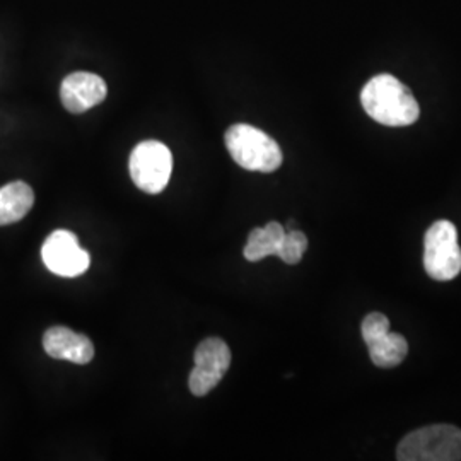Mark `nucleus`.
Wrapping results in <instances>:
<instances>
[{
	"label": "nucleus",
	"instance_id": "nucleus-5",
	"mask_svg": "<svg viewBox=\"0 0 461 461\" xmlns=\"http://www.w3.org/2000/svg\"><path fill=\"white\" fill-rule=\"evenodd\" d=\"M129 169L137 188L158 195L167 186L173 173L171 150L159 140H144L133 149Z\"/></svg>",
	"mask_w": 461,
	"mask_h": 461
},
{
	"label": "nucleus",
	"instance_id": "nucleus-6",
	"mask_svg": "<svg viewBox=\"0 0 461 461\" xmlns=\"http://www.w3.org/2000/svg\"><path fill=\"white\" fill-rule=\"evenodd\" d=\"M195 367L190 373L188 386L195 396H205L226 376L230 366V350L221 339H205L195 348Z\"/></svg>",
	"mask_w": 461,
	"mask_h": 461
},
{
	"label": "nucleus",
	"instance_id": "nucleus-2",
	"mask_svg": "<svg viewBox=\"0 0 461 461\" xmlns=\"http://www.w3.org/2000/svg\"><path fill=\"white\" fill-rule=\"evenodd\" d=\"M224 142L234 163L248 171L272 173L279 169L284 161L279 144L253 125H232L224 135Z\"/></svg>",
	"mask_w": 461,
	"mask_h": 461
},
{
	"label": "nucleus",
	"instance_id": "nucleus-12",
	"mask_svg": "<svg viewBox=\"0 0 461 461\" xmlns=\"http://www.w3.org/2000/svg\"><path fill=\"white\" fill-rule=\"evenodd\" d=\"M367 350L375 366L383 369H392L403 363V359L407 357L409 342L403 335L388 331L376 340H373L371 344H367Z\"/></svg>",
	"mask_w": 461,
	"mask_h": 461
},
{
	"label": "nucleus",
	"instance_id": "nucleus-3",
	"mask_svg": "<svg viewBox=\"0 0 461 461\" xmlns=\"http://www.w3.org/2000/svg\"><path fill=\"white\" fill-rule=\"evenodd\" d=\"M400 461H460L461 429L436 424L407 434L396 447Z\"/></svg>",
	"mask_w": 461,
	"mask_h": 461
},
{
	"label": "nucleus",
	"instance_id": "nucleus-11",
	"mask_svg": "<svg viewBox=\"0 0 461 461\" xmlns=\"http://www.w3.org/2000/svg\"><path fill=\"white\" fill-rule=\"evenodd\" d=\"M285 236V228L280 222H268L264 228L251 230L248 236L247 247L243 255L248 262H260L267 257L279 255L282 240Z\"/></svg>",
	"mask_w": 461,
	"mask_h": 461
},
{
	"label": "nucleus",
	"instance_id": "nucleus-8",
	"mask_svg": "<svg viewBox=\"0 0 461 461\" xmlns=\"http://www.w3.org/2000/svg\"><path fill=\"white\" fill-rule=\"evenodd\" d=\"M108 95L106 83L91 72H74L67 76L60 86V99L70 113H84L99 103H103Z\"/></svg>",
	"mask_w": 461,
	"mask_h": 461
},
{
	"label": "nucleus",
	"instance_id": "nucleus-13",
	"mask_svg": "<svg viewBox=\"0 0 461 461\" xmlns=\"http://www.w3.org/2000/svg\"><path fill=\"white\" fill-rule=\"evenodd\" d=\"M306 249H308V238L303 230H285L277 257L284 264L296 265L301 262Z\"/></svg>",
	"mask_w": 461,
	"mask_h": 461
},
{
	"label": "nucleus",
	"instance_id": "nucleus-7",
	"mask_svg": "<svg viewBox=\"0 0 461 461\" xmlns=\"http://www.w3.org/2000/svg\"><path fill=\"white\" fill-rule=\"evenodd\" d=\"M41 258L51 274L60 277H79L89 268L91 257L79 245L74 232L53 230L41 248Z\"/></svg>",
	"mask_w": 461,
	"mask_h": 461
},
{
	"label": "nucleus",
	"instance_id": "nucleus-1",
	"mask_svg": "<svg viewBox=\"0 0 461 461\" xmlns=\"http://www.w3.org/2000/svg\"><path fill=\"white\" fill-rule=\"evenodd\" d=\"M366 113L386 127H407L420 115L412 91L390 74H381L366 84L361 93Z\"/></svg>",
	"mask_w": 461,
	"mask_h": 461
},
{
	"label": "nucleus",
	"instance_id": "nucleus-10",
	"mask_svg": "<svg viewBox=\"0 0 461 461\" xmlns=\"http://www.w3.org/2000/svg\"><path fill=\"white\" fill-rule=\"evenodd\" d=\"M33 188L24 182H13L0 188V226L14 224L32 211Z\"/></svg>",
	"mask_w": 461,
	"mask_h": 461
},
{
	"label": "nucleus",
	"instance_id": "nucleus-14",
	"mask_svg": "<svg viewBox=\"0 0 461 461\" xmlns=\"http://www.w3.org/2000/svg\"><path fill=\"white\" fill-rule=\"evenodd\" d=\"M363 339L367 344L390 331V320L383 313H369L363 320Z\"/></svg>",
	"mask_w": 461,
	"mask_h": 461
},
{
	"label": "nucleus",
	"instance_id": "nucleus-9",
	"mask_svg": "<svg viewBox=\"0 0 461 461\" xmlns=\"http://www.w3.org/2000/svg\"><path fill=\"white\" fill-rule=\"evenodd\" d=\"M43 348L53 359L74 364H87L95 357L93 342L67 327H51L43 335Z\"/></svg>",
	"mask_w": 461,
	"mask_h": 461
},
{
	"label": "nucleus",
	"instance_id": "nucleus-4",
	"mask_svg": "<svg viewBox=\"0 0 461 461\" xmlns=\"http://www.w3.org/2000/svg\"><path fill=\"white\" fill-rule=\"evenodd\" d=\"M424 268L429 277L439 282L453 280L461 272L458 230L449 221H436L424 238Z\"/></svg>",
	"mask_w": 461,
	"mask_h": 461
}]
</instances>
